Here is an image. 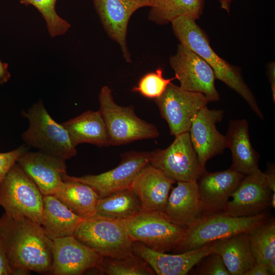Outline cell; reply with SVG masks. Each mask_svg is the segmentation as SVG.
Wrapping results in <instances>:
<instances>
[{
	"mask_svg": "<svg viewBox=\"0 0 275 275\" xmlns=\"http://www.w3.org/2000/svg\"><path fill=\"white\" fill-rule=\"evenodd\" d=\"M0 239L14 274H50L53 241L42 226L21 214L0 216Z\"/></svg>",
	"mask_w": 275,
	"mask_h": 275,
	"instance_id": "1",
	"label": "cell"
},
{
	"mask_svg": "<svg viewBox=\"0 0 275 275\" xmlns=\"http://www.w3.org/2000/svg\"><path fill=\"white\" fill-rule=\"evenodd\" d=\"M175 36L180 43L200 56L211 67L217 79L237 93L261 119H264L252 92L243 78L241 69L221 58L213 50L205 32L187 16L177 17L170 22Z\"/></svg>",
	"mask_w": 275,
	"mask_h": 275,
	"instance_id": "2",
	"label": "cell"
},
{
	"mask_svg": "<svg viewBox=\"0 0 275 275\" xmlns=\"http://www.w3.org/2000/svg\"><path fill=\"white\" fill-rule=\"evenodd\" d=\"M268 219L265 212L250 217H235L222 212L203 215L187 226L174 250L181 253L198 249L217 240L250 232Z\"/></svg>",
	"mask_w": 275,
	"mask_h": 275,
	"instance_id": "3",
	"label": "cell"
},
{
	"mask_svg": "<svg viewBox=\"0 0 275 275\" xmlns=\"http://www.w3.org/2000/svg\"><path fill=\"white\" fill-rule=\"evenodd\" d=\"M98 97L99 111L106 126L110 146L159 136L156 126L138 117L133 106L125 107L117 104L108 87L103 86Z\"/></svg>",
	"mask_w": 275,
	"mask_h": 275,
	"instance_id": "4",
	"label": "cell"
},
{
	"mask_svg": "<svg viewBox=\"0 0 275 275\" xmlns=\"http://www.w3.org/2000/svg\"><path fill=\"white\" fill-rule=\"evenodd\" d=\"M22 115L29 123L21 135L27 146L66 160L76 156V147L72 145L67 131L52 118L42 101L34 104L26 112L23 111Z\"/></svg>",
	"mask_w": 275,
	"mask_h": 275,
	"instance_id": "5",
	"label": "cell"
},
{
	"mask_svg": "<svg viewBox=\"0 0 275 275\" xmlns=\"http://www.w3.org/2000/svg\"><path fill=\"white\" fill-rule=\"evenodd\" d=\"M73 236L102 257L121 258L132 254V241L122 219L95 214L82 219Z\"/></svg>",
	"mask_w": 275,
	"mask_h": 275,
	"instance_id": "6",
	"label": "cell"
},
{
	"mask_svg": "<svg viewBox=\"0 0 275 275\" xmlns=\"http://www.w3.org/2000/svg\"><path fill=\"white\" fill-rule=\"evenodd\" d=\"M123 221L132 241L164 253L175 249L187 228L171 221L162 213L145 210Z\"/></svg>",
	"mask_w": 275,
	"mask_h": 275,
	"instance_id": "7",
	"label": "cell"
},
{
	"mask_svg": "<svg viewBox=\"0 0 275 275\" xmlns=\"http://www.w3.org/2000/svg\"><path fill=\"white\" fill-rule=\"evenodd\" d=\"M43 195L16 162L0 184V206L8 214H21L41 225Z\"/></svg>",
	"mask_w": 275,
	"mask_h": 275,
	"instance_id": "8",
	"label": "cell"
},
{
	"mask_svg": "<svg viewBox=\"0 0 275 275\" xmlns=\"http://www.w3.org/2000/svg\"><path fill=\"white\" fill-rule=\"evenodd\" d=\"M175 137L167 148L150 152V163L176 182L198 180L206 170L200 162L189 132Z\"/></svg>",
	"mask_w": 275,
	"mask_h": 275,
	"instance_id": "9",
	"label": "cell"
},
{
	"mask_svg": "<svg viewBox=\"0 0 275 275\" xmlns=\"http://www.w3.org/2000/svg\"><path fill=\"white\" fill-rule=\"evenodd\" d=\"M154 100L175 136L188 131L194 116L210 102L203 94L183 90L172 82Z\"/></svg>",
	"mask_w": 275,
	"mask_h": 275,
	"instance_id": "10",
	"label": "cell"
},
{
	"mask_svg": "<svg viewBox=\"0 0 275 275\" xmlns=\"http://www.w3.org/2000/svg\"><path fill=\"white\" fill-rule=\"evenodd\" d=\"M169 62L181 88L203 94L210 102L219 100L215 87L216 78L213 70L197 53L180 43Z\"/></svg>",
	"mask_w": 275,
	"mask_h": 275,
	"instance_id": "11",
	"label": "cell"
},
{
	"mask_svg": "<svg viewBox=\"0 0 275 275\" xmlns=\"http://www.w3.org/2000/svg\"><path fill=\"white\" fill-rule=\"evenodd\" d=\"M150 152L131 151L121 155L119 164L115 168L98 175L80 177L66 175L64 181L72 180L86 184L96 193L98 199L116 191L130 187L138 173L150 163Z\"/></svg>",
	"mask_w": 275,
	"mask_h": 275,
	"instance_id": "12",
	"label": "cell"
},
{
	"mask_svg": "<svg viewBox=\"0 0 275 275\" xmlns=\"http://www.w3.org/2000/svg\"><path fill=\"white\" fill-rule=\"evenodd\" d=\"M103 26L110 38L117 43L124 59L131 62L127 45L128 24L132 15L138 9L153 7L155 0H92Z\"/></svg>",
	"mask_w": 275,
	"mask_h": 275,
	"instance_id": "13",
	"label": "cell"
},
{
	"mask_svg": "<svg viewBox=\"0 0 275 275\" xmlns=\"http://www.w3.org/2000/svg\"><path fill=\"white\" fill-rule=\"evenodd\" d=\"M272 193L260 170L245 175L232 194V200L228 201L222 212L235 217L260 214L271 206Z\"/></svg>",
	"mask_w": 275,
	"mask_h": 275,
	"instance_id": "14",
	"label": "cell"
},
{
	"mask_svg": "<svg viewBox=\"0 0 275 275\" xmlns=\"http://www.w3.org/2000/svg\"><path fill=\"white\" fill-rule=\"evenodd\" d=\"M53 241L50 274L81 275L96 268L103 257L77 240L73 235Z\"/></svg>",
	"mask_w": 275,
	"mask_h": 275,
	"instance_id": "15",
	"label": "cell"
},
{
	"mask_svg": "<svg viewBox=\"0 0 275 275\" xmlns=\"http://www.w3.org/2000/svg\"><path fill=\"white\" fill-rule=\"evenodd\" d=\"M224 114L222 110L211 109L205 106L193 119L188 131L190 139L203 167L209 159L223 153L227 148L226 136L216 126L222 121Z\"/></svg>",
	"mask_w": 275,
	"mask_h": 275,
	"instance_id": "16",
	"label": "cell"
},
{
	"mask_svg": "<svg viewBox=\"0 0 275 275\" xmlns=\"http://www.w3.org/2000/svg\"><path fill=\"white\" fill-rule=\"evenodd\" d=\"M213 242L198 249L170 254L132 241V254L144 259L158 275L187 274L203 258L213 252Z\"/></svg>",
	"mask_w": 275,
	"mask_h": 275,
	"instance_id": "17",
	"label": "cell"
},
{
	"mask_svg": "<svg viewBox=\"0 0 275 275\" xmlns=\"http://www.w3.org/2000/svg\"><path fill=\"white\" fill-rule=\"evenodd\" d=\"M66 160L40 151L22 154L17 163L36 184L43 196L53 195L67 175Z\"/></svg>",
	"mask_w": 275,
	"mask_h": 275,
	"instance_id": "18",
	"label": "cell"
},
{
	"mask_svg": "<svg viewBox=\"0 0 275 275\" xmlns=\"http://www.w3.org/2000/svg\"><path fill=\"white\" fill-rule=\"evenodd\" d=\"M245 175L231 169L204 172L198 179L202 216L222 212Z\"/></svg>",
	"mask_w": 275,
	"mask_h": 275,
	"instance_id": "19",
	"label": "cell"
},
{
	"mask_svg": "<svg viewBox=\"0 0 275 275\" xmlns=\"http://www.w3.org/2000/svg\"><path fill=\"white\" fill-rule=\"evenodd\" d=\"M175 182L149 163L136 175L130 187L139 198L143 210L163 213Z\"/></svg>",
	"mask_w": 275,
	"mask_h": 275,
	"instance_id": "20",
	"label": "cell"
},
{
	"mask_svg": "<svg viewBox=\"0 0 275 275\" xmlns=\"http://www.w3.org/2000/svg\"><path fill=\"white\" fill-rule=\"evenodd\" d=\"M225 136L227 148L230 149L232 155L230 169L244 175L260 171L259 156L251 144L247 120L230 121Z\"/></svg>",
	"mask_w": 275,
	"mask_h": 275,
	"instance_id": "21",
	"label": "cell"
},
{
	"mask_svg": "<svg viewBox=\"0 0 275 275\" xmlns=\"http://www.w3.org/2000/svg\"><path fill=\"white\" fill-rule=\"evenodd\" d=\"M177 183L169 194L162 214L171 221L187 227L202 216L198 181Z\"/></svg>",
	"mask_w": 275,
	"mask_h": 275,
	"instance_id": "22",
	"label": "cell"
},
{
	"mask_svg": "<svg viewBox=\"0 0 275 275\" xmlns=\"http://www.w3.org/2000/svg\"><path fill=\"white\" fill-rule=\"evenodd\" d=\"M249 232L213 242V252L222 258L230 275H244L256 263L250 246Z\"/></svg>",
	"mask_w": 275,
	"mask_h": 275,
	"instance_id": "23",
	"label": "cell"
},
{
	"mask_svg": "<svg viewBox=\"0 0 275 275\" xmlns=\"http://www.w3.org/2000/svg\"><path fill=\"white\" fill-rule=\"evenodd\" d=\"M61 124L75 147L81 143L99 147L110 146L106 126L99 111H87Z\"/></svg>",
	"mask_w": 275,
	"mask_h": 275,
	"instance_id": "24",
	"label": "cell"
},
{
	"mask_svg": "<svg viewBox=\"0 0 275 275\" xmlns=\"http://www.w3.org/2000/svg\"><path fill=\"white\" fill-rule=\"evenodd\" d=\"M41 226L51 240L73 235L82 218L72 212L54 195L43 196Z\"/></svg>",
	"mask_w": 275,
	"mask_h": 275,
	"instance_id": "25",
	"label": "cell"
},
{
	"mask_svg": "<svg viewBox=\"0 0 275 275\" xmlns=\"http://www.w3.org/2000/svg\"><path fill=\"white\" fill-rule=\"evenodd\" d=\"M53 195L82 219L96 214L98 197L95 190L88 185L74 180H66Z\"/></svg>",
	"mask_w": 275,
	"mask_h": 275,
	"instance_id": "26",
	"label": "cell"
},
{
	"mask_svg": "<svg viewBox=\"0 0 275 275\" xmlns=\"http://www.w3.org/2000/svg\"><path fill=\"white\" fill-rule=\"evenodd\" d=\"M143 210L139 198L130 187L98 199L96 206V214L122 220Z\"/></svg>",
	"mask_w": 275,
	"mask_h": 275,
	"instance_id": "27",
	"label": "cell"
},
{
	"mask_svg": "<svg viewBox=\"0 0 275 275\" xmlns=\"http://www.w3.org/2000/svg\"><path fill=\"white\" fill-rule=\"evenodd\" d=\"M204 8V0H155L148 18L159 25L167 24L180 16H189L196 20L200 18Z\"/></svg>",
	"mask_w": 275,
	"mask_h": 275,
	"instance_id": "28",
	"label": "cell"
},
{
	"mask_svg": "<svg viewBox=\"0 0 275 275\" xmlns=\"http://www.w3.org/2000/svg\"><path fill=\"white\" fill-rule=\"evenodd\" d=\"M96 272L107 275H154L153 269L144 259L131 254L121 258L103 257Z\"/></svg>",
	"mask_w": 275,
	"mask_h": 275,
	"instance_id": "29",
	"label": "cell"
},
{
	"mask_svg": "<svg viewBox=\"0 0 275 275\" xmlns=\"http://www.w3.org/2000/svg\"><path fill=\"white\" fill-rule=\"evenodd\" d=\"M251 249L256 263L267 264L275 256V221L268 219L249 232Z\"/></svg>",
	"mask_w": 275,
	"mask_h": 275,
	"instance_id": "30",
	"label": "cell"
},
{
	"mask_svg": "<svg viewBox=\"0 0 275 275\" xmlns=\"http://www.w3.org/2000/svg\"><path fill=\"white\" fill-rule=\"evenodd\" d=\"M22 4L35 7L44 19L48 32L52 37L64 35L71 25L57 13V0H20Z\"/></svg>",
	"mask_w": 275,
	"mask_h": 275,
	"instance_id": "31",
	"label": "cell"
},
{
	"mask_svg": "<svg viewBox=\"0 0 275 275\" xmlns=\"http://www.w3.org/2000/svg\"><path fill=\"white\" fill-rule=\"evenodd\" d=\"M163 72V69L158 68L155 71L145 74L131 91L148 98L155 99L159 97L168 85L176 79L175 76L171 78H165Z\"/></svg>",
	"mask_w": 275,
	"mask_h": 275,
	"instance_id": "32",
	"label": "cell"
},
{
	"mask_svg": "<svg viewBox=\"0 0 275 275\" xmlns=\"http://www.w3.org/2000/svg\"><path fill=\"white\" fill-rule=\"evenodd\" d=\"M196 266L195 274L230 275L222 257L214 252L205 256Z\"/></svg>",
	"mask_w": 275,
	"mask_h": 275,
	"instance_id": "33",
	"label": "cell"
},
{
	"mask_svg": "<svg viewBox=\"0 0 275 275\" xmlns=\"http://www.w3.org/2000/svg\"><path fill=\"white\" fill-rule=\"evenodd\" d=\"M26 151L27 147L21 146L12 151L0 153V184L18 158Z\"/></svg>",
	"mask_w": 275,
	"mask_h": 275,
	"instance_id": "34",
	"label": "cell"
},
{
	"mask_svg": "<svg viewBox=\"0 0 275 275\" xmlns=\"http://www.w3.org/2000/svg\"><path fill=\"white\" fill-rule=\"evenodd\" d=\"M14 274V272L9 263L6 252L0 239V275Z\"/></svg>",
	"mask_w": 275,
	"mask_h": 275,
	"instance_id": "35",
	"label": "cell"
},
{
	"mask_svg": "<svg viewBox=\"0 0 275 275\" xmlns=\"http://www.w3.org/2000/svg\"><path fill=\"white\" fill-rule=\"evenodd\" d=\"M244 275H269L266 264L256 263Z\"/></svg>",
	"mask_w": 275,
	"mask_h": 275,
	"instance_id": "36",
	"label": "cell"
},
{
	"mask_svg": "<svg viewBox=\"0 0 275 275\" xmlns=\"http://www.w3.org/2000/svg\"><path fill=\"white\" fill-rule=\"evenodd\" d=\"M266 184L272 190L273 193L275 194V171L274 167H268L265 173H263Z\"/></svg>",
	"mask_w": 275,
	"mask_h": 275,
	"instance_id": "37",
	"label": "cell"
},
{
	"mask_svg": "<svg viewBox=\"0 0 275 275\" xmlns=\"http://www.w3.org/2000/svg\"><path fill=\"white\" fill-rule=\"evenodd\" d=\"M274 63L271 62L268 65L267 73L270 84L273 102H275V74Z\"/></svg>",
	"mask_w": 275,
	"mask_h": 275,
	"instance_id": "38",
	"label": "cell"
},
{
	"mask_svg": "<svg viewBox=\"0 0 275 275\" xmlns=\"http://www.w3.org/2000/svg\"><path fill=\"white\" fill-rule=\"evenodd\" d=\"M11 74L8 70V65L0 60V85L6 83L10 78Z\"/></svg>",
	"mask_w": 275,
	"mask_h": 275,
	"instance_id": "39",
	"label": "cell"
},
{
	"mask_svg": "<svg viewBox=\"0 0 275 275\" xmlns=\"http://www.w3.org/2000/svg\"><path fill=\"white\" fill-rule=\"evenodd\" d=\"M267 269L269 273V275L275 274V256L272 257L267 262Z\"/></svg>",
	"mask_w": 275,
	"mask_h": 275,
	"instance_id": "40",
	"label": "cell"
},
{
	"mask_svg": "<svg viewBox=\"0 0 275 275\" xmlns=\"http://www.w3.org/2000/svg\"><path fill=\"white\" fill-rule=\"evenodd\" d=\"M235 0H218L221 7L228 13L230 12L232 3Z\"/></svg>",
	"mask_w": 275,
	"mask_h": 275,
	"instance_id": "41",
	"label": "cell"
}]
</instances>
